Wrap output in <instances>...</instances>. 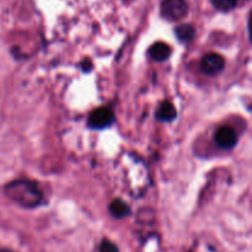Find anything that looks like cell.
<instances>
[{"label": "cell", "instance_id": "1", "mask_svg": "<svg viewBox=\"0 0 252 252\" xmlns=\"http://www.w3.org/2000/svg\"><path fill=\"white\" fill-rule=\"evenodd\" d=\"M5 193L10 199L26 208H34L43 201V196L38 186L29 180H17L10 182L5 187Z\"/></svg>", "mask_w": 252, "mask_h": 252}, {"label": "cell", "instance_id": "2", "mask_svg": "<svg viewBox=\"0 0 252 252\" xmlns=\"http://www.w3.org/2000/svg\"><path fill=\"white\" fill-rule=\"evenodd\" d=\"M189 12L186 0H162L161 15L169 21H179Z\"/></svg>", "mask_w": 252, "mask_h": 252}, {"label": "cell", "instance_id": "3", "mask_svg": "<svg viewBox=\"0 0 252 252\" xmlns=\"http://www.w3.org/2000/svg\"><path fill=\"white\" fill-rule=\"evenodd\" d=\"M115 122V115L113 111L108 107H100L93 111L89 116V126L95 129H103L110 127Z\"/></svg>", "mask_w": 252, "mask_h": 252}, {"label": "cell", "instance_id": "4", "mask_svg": "<svg viewBox=\"0 0 252 252\" xmlns=\"http://www.w3.org/2000/svg\"><path fill=\"white\" fill-rule=\"evenodd\" d=\"M225 66V61L218 53H208L202 58L201 69L204 74L209 76H216L221 73Z\"/></svg>", "mask_w": 252, "mask_h": 252}, {"label": "cell", "instance_id": "5", "mask_svg": "<svg viewBox=\"0 0 252 252\" xmlns=\"http://www.w3.org/2000/svg\"><path fill=\"white\" fill-rule=\"evenodd\" d=\"M216 143L221 149H233L238 143V134L231 127H220L216 133Z\"/></svg>", "mask_w": 252, "mask_h": 252}, {"label": "cell", "instance_id": "6", "mask_svg": "<svg viewBox=\"0 0 252 252\" xmlns=\"http://www.w3.org/2000/svg\"><path fill=\"white\" fill-rule=\"evenodd\" d=\"M149 56L155 62H164L171 56V48L164 42H157L149 48Z\"/></svg>", "mask_w": 252, "mask_h": 252}, {"label": "cell", "instance_id": "7", "mask_svg": "<svg viewBox=\"0 0 252 252\" xmlns=\"http://www.w3.org/2000/svg\"><path fill=\"white\" fill-rule=\"evenodd\" d=\"M176 108L170 102L161 103L159 110L157 111V118L161 122H171L176 118Z\"/></svg>", "mask_w": 252, "mask_h": 252}, {"label": "cell", "instance_id": "8", "mask_svg": "<svg viewBox=\"0 0 252 252\" xmlns=\"http://www.w3.org/2000/svg\"><path fill=\"white\" fill-rule=\"evenodd\" d=\"M110 213L112 217L117 219H122L125 217H128L130 213V209L122 199H115L110 204Z\"/></svg>", "mask_w": 252, "mask_h": 252}, {"label": "cell", "instance_id": "9", "mask_svg": "<svg viewBox=\"0 0 252 252\" xmlns=\"http://www.w3.org/2000/svg\"><path fill=\"white\" fill-rule=\"evenodd\" d=\"M177 38L181 42H189L194 37V27L189 24L180 25L175 30Z\"/></svg>", "mask_w": 252, "mask_h": 252}, {"label": "cell", "instance_id": "10", "mask_svg": "<svg viewBox=\"0 0 252 252\" xmlns=\"http://www.w3.org/2000/svg\"><path fill=\"white\" fill-rule=\"evenodd\" d=\"M211 1L217 10L223 12L231 11L238 5V0H211Z\"/></svg>", "mask_w": 252, "mask_h": 252}, {"label": "cell", "instance_id": "11", "mask_svg": "<svg viewBox=\"0 0 252 252\" xmlns=\"http://www.w3.org/2000/svg\"><path fill=\"white\" fill-rule=\"evenodd\" d=\"M98 252H120V250H118L117 246L113 243H111L110 240H103L102 243H101L100 251Z\"/></svg>", "mask_w": 252, "mask_h": 252}, {"label": "cell", "instance_id": "12", "mask_svg": "<svg viewBox=\"0 0 252 252\" xmlns=\"http://www.w3.org/2000/svg\"><path fill=\"white\" fill-rule=\"evenodd\" d=\"M0 252H14L11 250H6V249H4V250H0Z\"/></svg>", "mask_w": 252, "mask_h": 252}]
</instances>
